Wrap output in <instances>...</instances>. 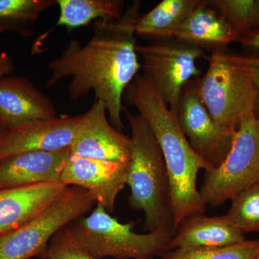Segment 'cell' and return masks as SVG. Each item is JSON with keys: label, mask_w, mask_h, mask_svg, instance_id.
Returning <instances> with one entry per match:
<instances>
[{"label": "cell", "mask_w": 259, "mask_h": 259, "mask_svg": "<svg viewBox=\"0 0 259 259\" xmlns=\"http://www.w3.org/2000/svg\"><path fill=\"white\" fill-rule=\"evenodd\" d=\"M131 127V160L126 185L133 209L145 214L144 231H176L171 185L163 153L152 130L142 116L123 108Z\"/></svg>", "instance_id": "cell-3"}, {"label": "cell", "mask_w": 259, "mask_h": 259, "mask_svg": "<svg viewBox=\"0 0 259 259\" xmlns=\"http://www.w3.org/2000/svg\"><path fill=\"white\" fill-rule=\"evenodd\" d=\"M58 117L53 102L30 80L18 76L0 79V125L10 130Z\"/></svg>", "instance_id": "cell-13"}, {"label": "cell", "mask_w": 259, "mask_h": 259, "mask_svg": "<svg viewBox=\"0 0 259 259\" xmlns=\"http://www.w3.org/2000/svg\"><path fill=\"white\" fill-rule=\"evenodd\" d=\"M122 102L133 106L147 121L163 153L171 185L175 228L191 216L203 214L207 205L197 189L199 170H208L191 147L177 115L163 101L144 74L126 88Z\"/></svg>", "instance_id": "cell-2"}, {"label": "cell", "mask_w": 259, "mask_h": 259, "mask_svg": "<svg viewBox=\"0 0 259 259\" xmlns=\"http://www.w3.org/2000/svg\"><path fill=\"white\" fill-rule=\"evenodd\" d=\"M67 187L57 182L0 191V236L31 221Z\"/></svg>", "instance_id": "cell-16"}, {"label": "cell", "mask_w": 259, "mask_h": 259, "mask_svg": "<svg viewBox=\"0 0 259 259\" xmlns=\"http://www.w3.org/2000/svg\"><path fill=\"white\" fill-rule=\"evenodd\" d=\"M259 254V240L216 248L188 247L169 250L161 259H255Z\"/></svg>", "instance_id": "cell-21"}, {"label": "cell", "mask_w": 259, "mask_h": 259, "mask_svg": "<svg viewBox=\"0 0 259 259\" xmlns=\"http://www.w3.org/2000/svg\"><path fill=\"white\" fill-rule=\"evenodd\" d=\"M226 214L243 235L259 232V184L233 197Z\"/></svg>", "instance_id": "cell-22"}, {"label": "cell", "mask_w": 259, "mask_h": 259, "mask_svg": "<svg viewBox=\"0 0 259 259\" xmlns=\"http://www.w3.org/2000/svg\"><path fill=\"white\" fill-rule=\"evenodd\" d=\"M70 148L18 153L0 161V191L60 182Z\"/></svg>", "instance_id": "cell-14"}, {"label": "cell", "mask_w": 259, "mask_h": 259, "mask_svg": "<svg viewBox=\"0 0 259 259\" xmlns=\"http://www.w3.org/2000/svg\"><path fill=\"white\" fill-rule=\"evenodd\" d=\"M81 115L61 116L47 120L30 121L7 130L0 141V161L18 153L57 151L72 144Z\"/></svg>", "instance_id": "cell-12"}, {"label": "cell", "mask_w": 259, "mask_h": 259, "mask_svg": "<svg viewBox=\"0 0 259 259\" xmlns=\"http://www.w3.org/2000/svg\"><path fill=\"white\" fill-rule=\"evenodd\" d=\"M238 42L253 52H259V28L243 34Z\"/></svg>", "instance_id": "cell-26"}, {"label": "cell", "mask_w": 259, "mask_h": 259, "mask_svg": "<svg viewBox=\"0 0 259 259\" xmlns=\"http://www.w3.org/2000/svg\"><path fill=\"white\" fill-rule=\"evenodd\" d=\"M240 36L207 0H202L185 20L156 40L175 39L212 52L226 50L229 44L238 42Z\"/></svg>", "instance_id": "cell-15"}, {"label": "cell", "mask_w": 259, "mask_h": 259, "mask_svg": "<svg viewBox=\"0 0 259 259\" xmlns=\"http://www.w3.org/2000/svg\"><path fill=\"white\" fill-rule=\"evenodd\" d=\"M240 35L254 28L255 0H207Z\"/></svg>", "instance_id": "cell-23"}, {"label": "cell", "mask_w": 259, "mask_h": 259, "mask_svg": "<svg viewBox=\"0 0 259 259\" xmlns=\"http://www.w3.org/2000/svg\"><path fill=\"white\" fill-rule=\"evenodd\" d=\"M229 56L232 62L249 76L258 90L257 115L259 116V52L241 54L229 52Z\"/></svg>", "instance_id": "cell-25"}, {"label": "cell", "mask_w": 259, "mask_h": 259, "mask_svg": "<svg viewBox=\"0 0 259 259\" xmlns=\"http://www.w3.org/2000/svg\"><path fill=\"white\" fill-rule=\"evenodd\" d=\"M14 69V62L11 56L4 51H0V79L11 76Z\"/></svg>", "instance_id": "cell-27"}, {"label": "cell", "mask_w": 259, "mask_h": 259, "mask_svg": "<svg viewBox=\"0 0 259 259\" xmlns=\"http://www.w3.org/2000/svg\"><path fill=\"white\" fill-rule=\"evenodd\" d=\"M202 0H163L151 11L140 15L135 23L136 35L156 39L175 28L194 11Z\"/></svg>", "instance_id": "cell-19"}, {"label": "cell", "mask_w": 259, "mask_h": 259, "mask_svg": "<svg viewBox=\"0 0 259 259\" xmlns=\"http://www.w3.org/2000/svg\"><path fill=\"white\" fill-rule=\"evenodd\" d=\"M127 166L118 162L71 156L60 182L88 191L97 204L112 213L116 199L126 185Z\"/></svg>", "instance_id": "cell-11"}, {"label": "cell", "mask_w": 259, "mask_h": 259, "mask_svg": "<svg viewBox=\"0 0 259 259\" xmlns=\"http://www.w3.org/2000/svg\"><path fill=\"white\" fill-rule=\"evenodd\" d=\"M177 117L191 147L208 167L207 171L221 166L231 151L237 131L212 118L199 96L197 79L184 88Z\"/></svg>", "instance_id": "cell-9"}, {"label": "cell", "mask_w": 259, "mask_h": 259, "mask_svg": "<svg viewBox=\"0 0 259 259\" xmlns=\"http://www.w3.org/2000/svg\"><path fill=\"white\" fill-rule=\"evenodd\" d=\"M136 224H122L97 204L88 217L78 218L65 228L74 241L95 259H154L169 250L172 232L139 234L134 231Z\"/></svg>", "instance_id": "cell-4"}, {"label": "cell", "mask_w": 259, "mask_h": 259, "mask_svg": "<svg viewBox=\"0 0 259 259\" xmlns=\"http://www.w3.org/2000/svg\"><path fill=\"white\" fill-rule=\"evenodd\" d=\"M105 103L95 100L81 115L77 133L70 146L71 156L118 162L128 165L131 137L112 126L107 119Z\"/></svg>", "instance_id": "cell-10"}, {"label": "cell", "mask_w": 259, "mask_h": 259, "mask_svg": "<svg viewBox=\"0 0 259 259\" xmlns=\"http://www.w3.org/2000/svg\"><path fill=\"white\" fill-rule=\"evenodd\" d=\"M95 204L88 191L75 186L68 187L31 221L0 236V259L47 258L53 237L91 210Z\"/></svg>", "instance_id": "cell-6"}, {"label": "cell", "mask_w": 259, "mask_h": 259, "mask_svg": "<svg viewBox=\"0 0 259 259\" xmlns=\"http://www.w3.org/2000/svg\"><path fill=\"white\" fill-rule=\"evenodd\" d=\"M245 241L244 235L227 214L215 217L197 214L180 223L171 238L168 250L188 247L216 248Z\"/></svg>", "instance_id": "cell-17"}, {"label": "cell", "mask_w": 259, "mask_h": 259, "mask_svg": "<svg viewBox=\"0 0 259 259\" xmlns=\"http://www.w3.org/2000/svg\"><path fill=\"white\" fill-rule=\"evenodd\" d=\"M258 28H259V0H255L254 28H253V30Z\"/></svg>", "instance_id": "cell-28"}, {"label": "cell", "mask_w": 259, "mask_h": 259, "mask_svg": "<svg viewBox=\"0 0 259 259\" xmlns=\"http://www.w3.org/2000/svg\"><path fill=\"white\" fill-rule=\"evenodd\" d=\"M259 184V116L242 122L222 164L204 173L199 190L207 206L215 207Z\"/></svg>", "instance_id": "cell-7"}, {"label": "cell", "mask_w": 259, "mask_h": 259, "mask_svg": "<svg viewBox=\"0 0 259 259\" xmlns=\"http://www.w3.org/2000/svg\"><path fill=\"white\" fill-rule=\"evenodd\" d=\"M60 15L54 27L42 35V39L58 27H64L71 33L74 29L92 22L117 21L122 18L125 2L122 0H57Z\"/></svg>", "instance_id": "cell-18"}, {"label": "cell", "mask_w": 259, "mask_h": 259, "mask_svg": "<svg viewBox=\"0 0 259 259\" xmlns=\"http://www.w3.org/2000/svg\"><path fill=\"white\" fill-rule=\"evenodd\" d=\"M204 56L208 69L197 79L199 96L216 122L237 131L242 122L257 115L258 90L249 76L232 62L226 49Z\"/></svg>", "instance_id": "cell-5"}, {"label": "cell", "mask_w": 259, "mask_h": 259, "mask_svg": "<svg viewBox=\"0 0 259 259\" xmlns=\"http://www.w3.org/2000/svg\"><path fill=\"white\" fill-rule=\"evenodd\" d=\"M7 130L8 129L5 127L4 126L0 125V141H1L2 137H3V135H4Z\"/></svg>", "instance_id": "cell-29"}, {"label": "cell", "mask_w": 259, "mask_h": 259, "mask_svg": "<svg viewBox=\"0 0 259 259\" xmlns=\"http://www.w3.org/2000/svg\"><path fill=\"white\" fill-rule=\"evenodd\" d=\"M140 9L141 2L136 1L120 20H96L86 44L73 39L60 55L48 63V88L70 77L67 91L74 101L94 92L95 100L105 103L110 123L120 132L124 127L123 94L141 69L134 28Z\"/></svg>", "instance_id": "cell-1"}, {"label": "cell", "mask_w": 259, "mask_h": 259, "mask_svg": "<svg viewBox=\"0 0 259 259\" xmlns=\"http://www.w3.org/2000/svg\"><path fill=\"white\" fill-rule=\"evenodd\" d=\"M255 259H259V254L255 257Z\"/></svg>", "instance_id": "cell-30"}, {"label": "cell", "mask_w": 259, "mask_h": 259, "mask_svg": "<svg viewBox=\"0 0 259 259\" xmlns=\"http://www.w3.org/2000/svg\"><path fill=\"white\" fill-rule=\"evenodd\" d=\"M47 259H95L89 255L71 238L66 228L53 237Z\"/></svg>", "instance_id": "cell-24"}, {"label": "cell", "mask_w": 259, "mask_h": 259, "mask_svg": "<svg viewBox=\"0 0 259 259\" xmlns=\"http://www.w3.org/2000/svg\"><path fill=\"white\" fill-rule=\"evenodd\" d=\"M136 51L142 59L144 74L177 115L184 88L191 80L202 76L197 61L204 56V51L175 39H158L147 45L137 44Z\"/></svg>", "instance_id": "cell-8"}, {"label": "cell", "mask_w": 259, "mask_h": 259, "mask_svg": "<svg viewBox=\"0 0 259 259\" xmlns=\"http://www.w3.org/2000/svg\"><path fill=\"white\" fill-rule=\"evenodd\" d=\"M56 5L57 0H0V33L32 36L40 15Z\"/></svg>", "instance_id": "cell-20"}]
</instances>
